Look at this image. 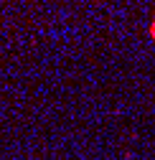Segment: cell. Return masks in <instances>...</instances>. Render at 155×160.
Listing matches in <instances>:
<instances>
[{
	"label": "cell",
	"instance_id": "cell-1",
	"mask_svg": "<svg viewBox=\"0 0 155 160\" xmlns=\"http://www.w3.org/2000/svg\"><path fill=\"white\" fill-rule=\"evenodd\" d=\"M150 36L155 38V18H152V23H150Z\"/></svg>",
	"mask_w": 155,
	"mask_h": 160
}]
</instances>
